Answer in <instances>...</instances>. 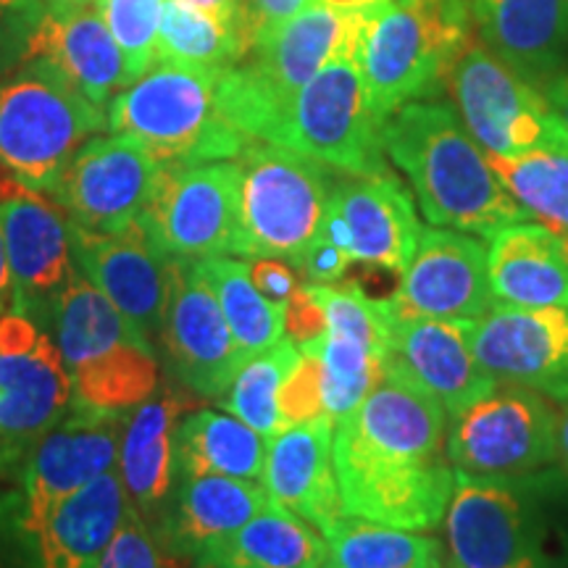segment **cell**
Returning <instances> with one entry per match:
<instances>
[{
    "label": "cell",
    "mask_w": 568,
    "mask_h": 568,
    "mask_svg": "<svg viewBox=\"0 0 568 568\" xmlns=\"http://www.w3.org/2000/svg\"><path fill=\"white\" fill-rule=\"evenodd\" d=\"M487 272L495 303L568 308V240L542 224H510L489 237Z\"/></svg>",
    "instance_id": "28"
},
{
    "label": "cell",
    "mask_w": 568,
    "mask_h": 568,
    "mask_svg": "<svg viewBox=\"0 0 568 568\" xmlns=\"http://www.w3.org/2000/svg\"><path fill=\"white\" fill-rule=\"evenodd\" d=\"M95 3L124 55L126 74L132 82L140 80L159 59L155 42H159L161 13L166 0H95Z\"/></svg>",
    "instance_id": "40"
},
{
    "label": "cell",
    "mask_w": 568,
    "mask_h": 568,
    "mask_svg": "<svg viewBox=\"0 0 568 568\" xmlns=\"http://www.w3.org/2000/svg\"><path fill=\"white\" fill-rule=\"evenodd\" d=\"M240 232L234 255L301 266L335 187V169L308 155L251 140L240 151Z\"/></svg>",
    "instance_id": "7"
},
{
    "label": "cell",
    "mask_w": 568,
    "mask_h": 568,
    "mask_svg": "<svg viewBox=\"0 0 568 568\" xmlns=\"http://www.w3.org/2000/svg\"><path fill=\"white\" fill-rule=\"evenodd\" d=\"M195 268L216 295L234 343L247 358L287 337L284 335V305L266 301L258 293L245 261L216 255V258L195 261Z\"/></svg>",
    "instance_id": "35"
},
{
    "label": "cell",
    "mask_w": 568,
    "mask_h": 568,
    "mask_svg": "<svg viewBox=\"0 0 568 568\" xmlns=\"http://www.w3.org/2000/svg\"><path fill=\"white\" fill-rule=\"evenodd\" d=\"M382 126L368 109L355 42L303 84L272 142L339 174L376 176L389 172Z\"/></svg>",
    "instance_id": "9"
},
{
    "label": "cell",
    "mask_w": 568,
    "mask_h": 568,
    "mask_svg": "<svg viewBox=\"0 0 568 568\" xmlns=\"http://www.w3.org/2000/svg\"><path fill=\"white\" fill-rule=\"evenodd\" d=\"M264 439L253 426L240 422L230 410L201 408L184 416L174 435V474L176 479L219 477L261 479L266 464Z\"/></svg>",
    "instance_id": "31"
},
{
    "label": "cell",
    "mask_w": 568,
    "mask_h": 568,
    "mask_svg": "<svg viewBox=\"0 0 568 568\" xmlns=\"http://www.w3.org/2000/svg\"><path fill=\"white\" fill-rule=\"evenodd\" d=\"M48 0H0V51L17 45L19 61L24 59V42L38 24Z\"/></svg>",
    "instance_id": "45"
},
{
    "label": "cell",
    "mask_w": 568,
    "mask_h": 568,
    "mask_svg": "<svg viewBox=\"0 0 568 568\" xmlns=\"http://www.w3.org/2000/svg\"><path fill=\"white\" fill-rule=\"evenodd\" d=\"M51 3H77V0H51Z\"/></svg>",
    "instance_id": "53"
},
{
    "label": "cell",
    "mask_w": 568,
    "mask_h": 568,
    "mask_svg": "<svg viewBox=\"0 0 568 568\" xmlns=\"http://www.w3.org/2000/svg\"><path fill=\"white\" fill-rule=\"evenodd\" d=\"M176 481L180 485L172 489L161 518L151 527L174 558L195 560L272 503L264 485H255V479L203 474Z\"/></svg>",
    "instance_id": "27"
},
{
    "label": "cell",
    "mask_w": 568,
    "mask_h": 568,
    "mask_svg": "<svg viewBox=\"0 0 568 568\" xmlns=\"http://www.w3.org/2000/svg\"><path fill=\"white\" fill-rule=\"evenodd\" d=\"M556 400L497 382L485 397L447 418V458L471 477L527 479L558 464Z\"/></svg>",
    "instance_id": "11"
},
{
    "label": "cell",
    "mask_w": 568,
    "mask_h": 568,
    "mask_svg": "<svg viewBox=\"0 0 568 568\" xmlns=\"http://www.w3.org/2000/svg\"><path fill=\"white\" fill-rule=\"evenodd\" d=\"M55 345L69 372L90 366L119 347L148 343L138 326L105 297L74 264L53 305Z\"/></svg>",
    "instance_id": "32"
},
{
    "label": "cell",
    "mask_w": 568,
    "mask_h": 568,
    "mask_svg": "<svg viewBox=\"0 0 568 568\" xmlns=\"http://www.w3.org/2000/svg\"><path fill=\"white\" fill-rule=\"evenodd\" d=\"M324 539L322 568H447L445 545L429 531L387 527L345 514Z\"/></svg>",
    "instance_id": "34"
},
{
    "label": "cell",
    "mask_w": 568,
    "mask_h": 568,
    "mask_svg": "<svg viewBox=\"0 0 568 568\" xmlns=\"http://www.w3.org/2000/svg\"><path fill=\"white\" fill-rule=\"evenodd\" d=\"M48 59L90 98L98 109L111 103L113 92L132 84L124 55L95 0L51 3L30 38L24 42V59Z\"/></svg>",
    "instance_id": "22"
},
{
    "label": "cell",
    "mask_w": 568,
    "mask_h": 568,
    "mask_svg": "<svg viewBox=\"0 0 568 568\" xmlns=\"http://www.w3.org/2000/svg\"><path fill=\"white\" fill-rule=\"evenodd\" d=\"M122 474L105 471L61 500L45 521L21 539L30 568H98L130 510Z\"/></svg>",
    "instance_id": "25"
},
{
    "label": "cell",
    "mask_w": 568,
    "mask_h": 568,
    "mask_svg": "<svg viewBox=\"0 0 568 568\" xmlns=\"http://www.w3.org/2000/svg\"><path fill=\"white\" fill-rule=\"evenodd\" d=\"M326 539L316 527L274 503L234 535L205 548L195 568H322Z\"/></svg>",
    "instance_id": "30"
},
{
    "label": "cell",
    "mask_w": 568,
    "mask_h": 568,
    "mask_svg": "<svg viewBox=\"0 0 568 568\" xmlns=\"http://www.w3.org/2000/svg\"><path fill=\"white\" fill-rule=\"evenodd\" d=\"M180 3L195 6V9H205V11H219V13H240V11H243V0H180Z\"/></svg>",
    "instance_id": "51"
},
{
    "label": "cell",
    "mask_w": 568,
    "mask_h": 568,
    "mask_svg": "<svg viewBox=\"0 0 568 568\" xmlns=\"http://www.w3.org/2000/svg\"><path fill=\"white\" fill-rule=\"evenodd\" d=\"M560 414H558V466L564 468V474L568 477V400L560 403Z\"/></svg>",
    "instance_id": "50"
},
{
    "label": "cell",
    "mask_w": 568,
    "mask_h": 568,
    "mask_svg": "<svg viewBox=\"0 0 568 568\" xmlns=\"http://www.w3.org/2000/svg\"><path fill=\"white\" fill-rule=\"evenodd\" d=\"M184 408V397L176 389L161 387L126 414L122 481L132 508L151 527L161 518L174 489V435Z\"/></svg>",
    "instance_id": "29"
},
{
    "label": "cell",
    "mask_w": 568,
    "mask_h": 568,
    "mask_svg": "<svg viewBox=\"0 0 568 568\" xmlns=\"http://www.w3.org/2000/svg\"><path fill=\"white\" fill-rule=\"evenodd\" d=\"M253 38L245 13H219L166 0L161 13L159 61L195 69H230L251 53Z\"/></svg>",
    "instance_id": "33"
},
{
    "label": "cell",
    "mask_w": 568,
    "mask_h": 568,
    "mask_svg": "<svg viewBox=\"0 0 568 568\" xmlns=\"http://www.w3.org/2000/svg\"><path fill=\"white\" fill-rule=\"evenodd\" d=\"M69 406L71 376L48 332L30 347L0 351V474L27 466Z\"/></svg>",
    "instance_id": "21"
},
{
    "label": "cell",
    "mask_w": 568,
    "mask_h": 568,
    "mask_svg": "<svg viewBox=\"0 0 568 568\" xmlns=\"http://www.w3.org/2000/svg\"><path fill=\"white\" fill-rule=\"evenodd\" d=\"M138 224L182 264L234 255L240 232L237 161L161 163Z\"/></svg>",
    "instance_id": "12"
},
{
    "label": "cell",
    "mask_w": 568,
    "mask_h": 568,
    "mask_svg": "<svg viewBox=\"0 0 568 568\" xmlns=\"http://www.w3.org/2000/svg\"><path fill=\"white\" fill-rule=\"evenodd\" d=\"M297 347L314 353L322 364L324 408L335 424L351 416L385 376V355L374 353L372 347L355 343V339L326 332L314 343Z\"/></svg>",
    "instance_id": "38"
},
{
    "label": "cell",
    "mask_w": 568,
    "mask_h": 568,
    "mask_svg": "<svg viewBox=\"0 0 568 568\" xmlns=\"http://www.w3.org/2000/svg\"><path fill=\"white\" fill-rule=\"evenodd\" d=\"M445 88L485 153L568 151V130L545 90L508 69L474 34L447 71Z\"/></svg>",
    "instance_id": "10"
},
{
    "label": "cell",
    "mask_w": 568,
    "mask_h": 568,
    "mask_svg": "<svg viewBox=\"0 0 568 568\" xmlns=\"http://www.w3.org/2000/svg\"><path fill=\"white\" fill-rule=\"evenodd\" d=\"M11 308V268L9 255H6V237L3 224H0V316Z\"/></svg>",
    "instance_id": "49"
},
{
    "label": "cell",
    "mask_w": 568,
    "mask_h": 568,
    "mask_svg": "<svg viewBox=\"0 0 568 568\" xmlns=\"http://www.w3.org/2000/svg\"><path fill=\"white\" fill-rule=\"evenodd\" d=\"M364 11H337L308 3L251 53L219 74L222 116L247 140L272 142L284 113L305 82L358 42Z\"/></svg>",
    "instance_id": "4"
},
{
    "label": "cell",
    "mask_w": 568,
    "mask_h": 568,
    "mask_svg": "<svg viewBox=\"0 0 568 568\" xmlns=\"http://www.w3.org/2000/svg\"><path fill=\"white\" fill-rule=\"evenodd\" d=\"M545 95L550 98L552 109L558 111L560 122L568 130V71H560L558 77H552V80L545 84Z\"/></svg>",
    "instance_id": "48"
},
{
    "label": "cell",
    "mask_w": 568,
    "mask_h": 568,
    "mask_svg": "<svg viewBox=\"0 0 568 568\" xmlns=\"http://www.w3.org/2000/svg\"><path fill=\"white\" fill-rule=\"evenodd\" d=\"M305 6H308V0H243V11L253 45H258L274 30H280L284 21L301 13Z\"/></svg>",
    "instance_id": "47"
},
{
    "label": "cell",
    "mask_w": 568,
    "mask_h": 568,
    "mask_svg": "<svg viewBox=\"0 0 568 568\" xmlns=\"http://www.w3.org/2000/svg\"><path fill=\"white\" fill-rule=\"evenodd\" d=\"M351 264H353L351 253L318 232L316 237L311 240L308 251H305L301 266L297 268H301L308 284H337L343 280Z\"/></svg>",
    "instance_id": "44"
},
{
    "label": "cell",
    "mask_w": 568,
    "mask_h": 568,
    "mask_svg": "<svg viewBox=\"0 0 568 568\" xmlns=\"http://www.w3.org/2000/svg\"><path fill=\"white\" fill-rule=\"evenodd\" d=\"M385 316V366L397 368L432 397H437L447 418L477 403L500 382L474 353V322L403 316L387 308Z\"/></svg>",
    "instance_id": "18"
},
{
    "label": "cell",
    "mask_w": 568,
    "mask_h": 568,
    "mask_svg": "<svg viewBox=\"0 0 568 568\" xmlns=\"http://www.w3.org/2000/svg\"><path fill=\"white\" fill-rule=\"evenodd\" d=\"M335 422L329 416L282 429L268 439L264 489L268 500L326 535L345 516L335 474Z\"/></svg>",
    "instance_id": "24"
},
{
    "label": "cell",
    "mask_w": 568,
    "mask_h": 568,
    "mask_svg": "<svg viewBox=\"0 0 568 568\" xmlns=\"http://www.w3.org/2000/svg\"><path fill=\"white\" fill-rule=\"evenodd\" d=\"M122 424L124 414L71 403L69 414L34 445L24 466V500L17 516L19 539L30 537L61 500L111 471Z\"/></svg>",
    "instance_id": "17"
},
{
    "label": "cell",
    "mask_w": 568,
    "mask_h": 568,
    "mask_svg": "<svg viewBox=\"0 0 568 568\" xmlns=\"http://www.w3.org/2000/svg\"><path fill=\"white\" fill-rule=\"evenodd\" d=\"M382 142L387 161L406 176L432 226L489 240L510 224L529 222L453 105H403L382 126Z\"/></svg>",
    "instance_id": "2"
},
{
    "label": "cell",
    "mask_w": 568,
    "mask_h": 568,
    "mask_svg": "<svg viewBox=\"0 0 568 568\" xmlns=\"http://www.w3.org/2000/svg\"><path fill=\"white\" fill-rule=\"evenodd\" d=\"M542 481L456 471L445 514L450 568H560L550 550Z\"/></svg>",
    "instance_id": "8"
},
{
    "label": "cell",
    "mask_w": 568,
    "mask_h": 568,
    "mask_svg": "<svg viewBox=\"0 0 568 568\" xmlns=\"http://www.w3.org/2000/svg\"><path fill=\"white\" fill-rule=\"evenodd\" d=\"M477 358L500 382L568 400V308H521L495 303L471 326Z\"/></svg>",
    "instance_id": "19"
},
{
    "label": "cell",
    "mask_w": 568,
    "mask_h": 568,
    "mask_svg": "<svg viewBox=\"0 0 568 568\" xmlns=\"http://www.w3.org/2000/svg\"><path fill=\"white\" fill-rule=\"evenodd\" d=\"M224 69L153 63L109 103V130L138 138L161 163L234 161L247 145L216 103Z\"/></svg>",
    "instance_id": "6"
},
{
    "label": "cell",
    "mask_w": 568,
    "mask_h": 568,
    "mask_svg": "<svg viewBox=\"0 0 568 568\" xmlns=\"http://www.w3.org/2000/svg\"><path fill=\"white\" fill-rule=\"evenodd\" d=\"M297 355L301 351L290 337H282L268 351L253 355L234 376L230 389L222 397V406L240 422L253 426L264 439H274L282 432L280 387Z\"/></svg>",
    "instance_id": "39"
},
{
    "label": "cell",
    "mask_w": 568,
    "mask_h": 568,
    "mask_svg": "<svg viewBox=\"0 0 568 568\" xmlns=\"http://www.w3.org/2000/svg\"><path fill=\"white\" fill-rule=\"evenodd\" d=\"M172 374L182 387L201 397H224L247 355L234 343L209 282L195 264L176 261L174 293L161 337Z\"/></svg>",
    "instance_id": "20"
},
{
    "label": "cell",
    "mask_w": 568,
    "mask_h": 568,
    "mask_svg": "<svg viewBox=\"0 0 568 568\" xmlns=\"http://www.w3.org/2000/svg\"><path fill=\"white\" fill-rule=\"evenodd\" d=\"M247 266H251V280L258 293L276 305H287L295 290L301 287L293 264L282 258H253V264Z\"/></svg>",
    "instance_id": "46"
},
{
    "label": "cell",
    "mask_w": 568,
    "mask_h": 568,
    "mask_svg": "<svg viewBox=\"0 0 568 568\" xmlns=\"http://www.w3.org/2000/svg\"><path fill=\"white\" fill-rule=\"evenodd\" d=\"M566 240H568V237H566Z\"/></svg>",
    "instance_id": "54"
},
{
    "label": "cell",
    "mask_w": 568,
    "mask_h": 568,
    "mask_svg": "<svg viewBox=\"0 0 568 568\" xmlns=\"http://www.w3.org/2000/svg\"><path fill=\"white\" fill-rule=\"evenodd\" d=\"M382 303L403 316L479 322L495 305L487 245L477 234L424 226L414 258L400 274V287Z\"/></svg>",
    "instance_id": "16"
},
{
    "label": "cell",
    "mask_w": 568,
    "mask_h": 568,
    "mask_svg": "<svg viewBox=\"0 0 568 568\" xmlns=\"http://www.w3.org/2000/svg\"><path fill=\"white\" fill-rule=\"evenodd\" d=\"M69 232L77 268L138 326L148 343H161L176 261L161 253L140 224L119 232H90L69 222Z\"/></svg>",
    "instance_id": "15"
},
{
    "label": "cell",
    "mask_w": 568,
    "mask_h": 568,
    "mask_svg": "<svg viewBox=\"0 0 568 568\" xmlns=\"http://www.w3.org/2000/svg\"><path fill=\"white\" fill-rule=\"evenodd\" d=\"M489 53L545 90L568 61V0H468Z\"/></svg>",
    "instance_id": "26"
},
{
    "label": "cell",
    "mask_w": 568,
    "mask_h": 568,
    "mask_svg": "<svg viewBox=\"0 0 568 568\" xmlns=\"http://www.w3.org/2000/svg\"><path fill=\"white\" fill-rule=\"evenodd\" d=\"M161 161L130 134L90 138L51 187L69 222L90 232H119L138 224L153 193Z\"/></svg>",
    "instance_id": "14"
},
{
    "label": "cell",
    "mask_w": 568,
    "mask_h": 568,
    "mask_svg": "<svg viewBox=\"0 0 568 568\" xmlns=\"http://www.w3.org/2000/svg\"><path fill=\"white\" fill-rule=\"evenodd\" d=\"M335 474L347 516L435 531L456 487L447 414L416 382L385 366L366 400L335 424Z\"/></svg>",
    "instance_id": "1"
},
{
    "label": "cell",
    "mask_w": 568,
    "mask_h": 568,
    "mask_svg": "<svg viewBox=\"0 0 568 568\" xmlns=\"http://www.w3.org/2000/svg\"><path fill=\"white\" fill-rule=\"evenodd\" d=\"M284 335L295 345L314 343V339L326 335L324 305L308 282L301 284L295 295L290 297V303L284 305Z\"/></svg>",
    "instance_id": "43"
},
{
    "label": "cell",
    "mask_w": 568,
    "mask_h": 568,
    "mask_svg": "<svg viewBox=\"0 0 568 568\" xmlns=\"http://www.w3.org/2000/svg\"><path fill=\"white\" fill-rule=\"evenodd\" d=\"M69 376L71 403L126 416L159 389V361L151 343H134Z\"/></svg>",
    "instance_id": "36"
},
{
    "label": "cell",
    "mask_w": 568,
    "mask_h": 568,
    "mask_svg": "<svg viewBox=\"0 0 568 568\" xmlns=\"http://www.w3.org/2000/svg\"><path fill=\"white\" fill-rule=\"evenodd\" d=\"M0 224L11 268V311L48 329L55 297L74 272L67 211L51 195L0 174Z\"/></svg>",
    "instance_id": "13"
},
{
    "label": "cell",
    "mask_w": 568,
    "mask_h": 568,
    "mask_svg": "<svg viewBox=\"0 0 568 568\" xmlns=\"http://www.w3.org/2000/svg\"><path fill=\"white\" fill-rule=\"evenodd\" d=\"M318 6H326V9H337V11H368L374 6L385 3V0H314Z\"/></svg>",
    "instance_id": "52"
},
{
    "label": "cell",
    "mask_w": 568,
    "mask_h": 568,
    "mask_svg": "<svg viewBox=\"0 0 568 568\" xmlns=\"http://www.w3.org/2000/svg\"><path fill=\"white\" fill-rule=\"evenodd\" d=\"M109 124L48 59L19 61L0 74V166L13 180L51 193L77 151Z\"/></svg>",
    "instance_id": "5"
},
{
    "label": "cell",
    "mask_w": 568,
    "mask_h": 568,
    "mask_svg": "<svg viewBox=\"0 0 568 568\" xmlns=\"http://www.w3.org/2000/svg\"><path fill=\"white\" fill-rule=\"evenodd\" d=\"M474 34L468 0H385L364 11L358 67L368 109L382 124L443 88Z\"/></svg>",
    "instance_id": "3"
},
{
    "label": "cell",
    "mask_w": 568,
    "mask_h": 568,
    "mask_svg": "<svg viewBox=\"0 0 568 568\" xmlns=\"http://www.w3.org/2000/svg\"><path fill=\"white\" fill-rule=\"evenodd\" d=\"M489 166L529 219L568 237V151L489 155Z\"/></svg>",
    "instance_id": "37"
},
{
    "label": "cell",
    "mask_w": 568,
    "mask_h": 568,
    "mask_svg": "<svg viewBox=\"0 0 568 568\" xmlns=\"http://www.w3.org/2000/svg\"><path fill=\"white\" fill-rule=\"evenodd\" d=\"M172 558L151 524L130 506L98 568H174Z\"/></svg>",
    "instance_id": "41"
},
{
    "label": "cell",
    "mask_w": 568,
    "mask_h": 568,
    "mask_svg": "<svg viewBox=\"0 0 568 568\" xmlns=\"http://www.w3.org/2000/svg\"><path fill=\"white\" fill-rule=\"evenodd\" d=\"M322 416H326L322 364L314 353L301 351L280 387V424L282 429H287V426L316 422Z\"/></svg>",
    "instance_id": "42"
},
{
    "label": "cell",
    "mask_w": 568,
    "mask_h": 568,
    "mask_svg": "<svg viewBox=\"0 0 568 568\" xmlns=\"http://www.w3.org/2000/svg\"><path fill=\"white\" fill-rule=\"evenodd\" d=\"M329 203L351 234V258L403 274L422 237L414 195L393 172L376 176L339 174Z\"/></svg>",
    "instance_id": "23"
}]
</instances>
